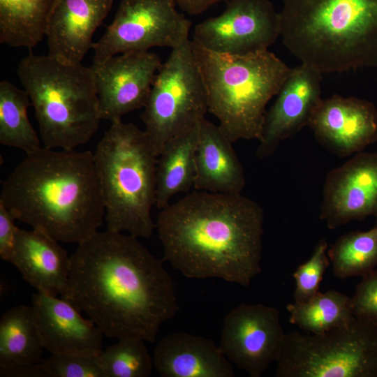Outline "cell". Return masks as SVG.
Returning a JSON list of instances; mask_svg holds the SVG:
<instances>
[{
	"label": "cell",
	"mask_w": 377,
	"mask_h": 377,
	"mask_svg": "<svg viewBox=\"0 0 377 377\" xmlns=\"http://www.w3.org/2000/svg\"><path fill=\"white\" fill-rule=\"evenodd\" d=\"M138 239L107 230L77 244L61 297L84 312L107 337L153 343L179 306L163 260Z\"/></svg>",
	"instance_id": "6da1fadb"
},
{
	"label": "cell",
	"mask_w": 377,
	"mask_h": 377,
	"mask_svg": "<svg viewBox=\"0 0 377 377\" xmlns=\"http://www.w3.org/2000/svg\"><path fill=\"white\" fill-rule=\"evenodd\" d=\"M264 212L242 194L191 192L161 209L163 260L188 279L248 286L261 272Z\"/></svg>",
	"instance_id": "7a4b0ae2"
},
{
	"label": "cell",
	"mask_w": 377,
	"mask_h": 377,
	"mask_svg": "<svg viewBox=\"0 0 377 377\" xmlns=\"http://www.w3.org/2000/svg\"><path fill=\"white\" fill-rule=\"evenodd\" d=\"M0 201L16 220L62 243L95 235L105 216L94 154L41 147L1 183Z\"/></svg>",
	"instance_id": "3957f363"
},
{
	"label": "cell",
	"mask_w": 377,
	"mask_h": 377,
	"mask_svg": "<svg viewBox=\"0 0 377 377\" xmlns=\"http://www.w3.org/2000/svg\"><path fill=\"white\" fill-rule=\"evenodd\" d=\"M281 35L322 75L377 67V0H283Z\"/></svg>",
	"instance_id": "277c9868"
},
{
	"label": "cell",
	"mask_w": 377,
	"mask_h": 377,
	"mask_svg": "<svg viewBox=\"0 0 377 377\" xmlns=\"http://www.w3.org/2000/svg\"><path fill=\"white\" fill-rule=\"evenodd\" d=\"M206 89L208 112L231 142L261 136L269 101L291 68L267 50L230 55L208 50L191 40Z\"/></svg>",
	"instance_id": "5b68a950"
},
{
	"label": "cell",
	"mask_w": 377,
	"mask_h": 377,
	"mask_svg": "<svg viewBox=\"0 0 377 377\" xmlns=\"http://www.w3.org/2000/svg\"><path fill=\"white\" fill-rule=\"evenodd\" d=\"M43 147L73 150L87 143L102 120L92 67L30 53L17 66Z\"/></svg>",
	"instance_id": "8992f818"
},
{
	"label": "cell",
	"mask_w": 377,
	"mask_h": 377,
	"mask_svg": "<svg viewBox=\"0 0 377 377\" xmlns=\"http://www.w3.org/2000/svg\"><path fill=\"white\" fill-rule=\"evenodd\" d=\"M110 123L94 153L107 230L149 238L158 156L144 130L122 119Z\"/></svg>",
	"instance_id": "52a82bcc"
},
{
	"label": "cell",
	"mask_w": 377,
	"mask_h": 377,
	"mask_svg": "<svg viewBox=\"0 0 377 377\" xmlns=\"http://www.w3.org/2000/svg\"><path fill=\"white\" fill-rule=\"evenodd\" d=\"M276 377H377V323L355 318L322 334H286Z\"/></svg>",
	"instance_id": "ba28073f"
},
{
	"label": "cell",
	"mask_w": 377,
	"mask_h": 377,
	"mask_svg": "<svg viewBox=\"0 0 377 377\" xmlns=\"http://www.w3.org/2000/svg\"><path fill=\"white\" fill-rule=\"evenodd\" d=\"M207 112L206 89L188 39L162 64L140 116L157 156L172 138L198 125Z\"/></svg>",
	"instance_id": "9c48e42d"
},
{
	"label": "cell",
	"mask_w": 377,
	"mask_h": 377,
	"mask_svg": "<svg viewBox=\"0 0 377 377\" xmlns=\"http://www.w3.org/2000/svg\"><path fill=\"white\" fill-rule=\"evenodd\" d=\"M175 0H121L112 23L93 43V63L154 47L175 48L189 39L191 22Z\"/></svg>",
	"instance_id": "30bf717a"
},
{
	"label": "cell",
	"mask_w": 377,
	"mask_h": 377,
	"mask_svg": "<svg viewBox=\"0 0 377 377\" xmlns=\"http://www.w3.org/2000/svg\"><path fill=\"white\" fill-rule=\"evenodd\" d=\"M281 35L279 11L269 0H228L223 12L198 24L193 39L219 54L263 52Z\"/></svg>",
	"instance_id": "8fae6325"
},
{
	"label": "cell",
	"mask_w": 377,
	"mask_h": 377,
	"mask_svg": "<svg viewBox=\"0 0 377 377\" xmlns=\"http://www.w3.org/2000/svg\"><path fill=\"white\" fill-rule=\"evenodd\" d=\"M285 336L277 309L241 304L225 316L219 347L231 363L260 377L276 361Z\"/></svg>",
	"instance_id": "7c38bea8"
},
{
	"label": "cell",
	"mask_w": 377,
	"mask_h": 377,
	"mask_svg": "<svg viewBox=\"0 0 377 377\" xmlns=\"http://www.w3.org/2000/svg\"><path fill=\"white\" fill-rule=\"evenodd\" d=\"M162 64L158 55L149 51L120 54L93 63L102 119L121 120L128 113L144 108Z\"/></svg>",
	"instance_id": "4fadbf2b"
},
{
	"label": "cell",
	"mask_w": 377,
	"mask_h": 377,
	"mask_svg": "<svg viewBox=\"0 0 377 377\" xmlns=\"http://www.w3.org/2000/svg\"><path fill=\"white\" fill-rule=\"evenodd\" d=\"M319 216L331 230L369 216L377 219V151L355 154L328 172Z\"/></svg>",
	"instance_id": "5bb4252c"
},
{
	"label": "cell",
	"mask_w": 377,
	"mask_h": 377,
	"mask_svg": "<svg viewBox=\"0 0 377 377\" xmlns=\"http://www.w3.org/2000/svg\"><path fill=\"white\" fill-rule=\"evenodd\" d=\"M322 74L307 65L292 68L276 99L266 112L256 156L265 158L279 144L308 126L323 100Z\"/></svg>",
	"instance_id": "9a60e30c"
},
{
	"label": "cell",
	"mask_w": 377,
	"mask_h": 377,
	"mask_svg": "<svg viewBox=\"0 0 377 377\" xmlns=\"http://www.w3.org/2000/svg\"><path fill=\"white\" fill-rule=\"evenodd\" d=\"M308 126L333 154L353 156L377 142V109L367 100L335 94L321 101Z\"/></svg>",
	"instance_id": "2e32d148"
},
{
	"label": "cell",
	"mask_w": 377,
	"mask_h": 377,
	"mask_svg": "<svg viewBox=\"0 0 377 377\" xmlns=\"http://www.w3.org/2000/svg\"><path fill=\"white\" fill-rule=\"evenodd\" d=\"M31 307L45 350L51 354L96 357L103 350L101 329L69 301L37 291Z\"/></svg>",
	"instance_id": "e0dca14e"
},
{
	"label": "cell",
	"mask_w": 377,
	"mask_h": 377,
	"mask_svg": "<svg viewBox=\"0 0 377 377\" xmlns=\"http://www.w3.org/2000/svg\"><path fill=\"white\" fill-rule=\"evenodd\" d=\"M112 3L113 0H56L45 29L47 54L66 63H82Z\"/></svg>",
	"instance_id": "ac0fdd59"
},
{
	"label": "cell",
	"mask_w": 377,
	"mask_h": 377,
	"mask_svg": "<svg viewBox=\"0 0 377 377\" xmlns=\"http://www.w3.org/2000/svg\"><path fill=\"white\" fill-rule=\"evenodd\" d=\"M154 368L163 377H234L231 362L219 346L186 332L163 337L152 355Z\"/></svg>",
	"instance_id": "d6986e66"
},
{
	"label": "cell",
	"mask_w": 377,
	"mask_h": 377,
	"mask_svg": "<svg viewBox=\"0 0 377 377\" xmlns=\"http://www.w3.org/2000/svg\"><path fill=\"white\" fill-rule=\"evenodd\" d=\"M10 263L38 292L60 297L64 293L71 256L50 236L32 228H18Z\"/></svg>",
	"instance_id": "ffe728a7"
},
{
	"label": "cell",
	"mask_w": 377,
	"mask_h": 377,
	"mask_svg": "<svg viewBox=\"0 0 377 377\" xmlns=\"http://www.w3.org/2000/svg\"><path fill=\"white\" fill-rule=\"evenodd\" d=\"M231 142L218 125L202 119L195 154L193 188L212 193L241 194L246 179Z\"/></svg>",
	"instance_id": "44dd1931"
},
{
	"label": "cell",
	"mask_w": 377,
	"mask_h": 377,
	"mask_svg": "<svg viewBox=\"0 0 377 377\" xmlns=\"http://www.w3.org/2000/svg\"><path fill=\"white\" fill-rule=\"evenodd\" d=\"M44 350L31 306H16L3 314L0 320L1 377L40 363Z\"/></svg>",
	"instance_id": "7402d4cb"
},
{
	"label": "cell",
	"mask_w": 377,
	"mask_h": 377,
	"mask_svg": "<svg viewBox=\"0 0 377 377\" xmlns=\"http://www.w3.org/2000/svg\"><path fill=\"white\" fill-rule=\"evenodd\" d=\"M199 125L172 138L158 156L155 206L159 209L168 206L176 194L193 188Z\"/></svg>",
	"instance_id": "603a6c76"
},
{
	"label": "cell",
	"mask_w": 377,
	"mask_h": 377,
	"mask_svg": "<svg viewBox=\"0 0 377 377\" xmlns=\"http://www.w3.org/2000/svg\"><path fill=\"white\" fill-rule=\"evenodd\" d=\"M56 0H0V43L29 50L45 37Z\"/></svg>",
	"instance_id": "cb8c5ba5"
},
{
	"label": "cell",
	"mask_w": 377,
	"mask_h": 377,
	"mask_svg": "<svg viewBox=\"0 0 377 377\" xmlns=\"http://www.w3.org/2000/svg\"><path fill=\"white\" fill-rule=\"evenodd\" d=\"M31 105L24 89L7 80L0 82V143L33 154L43 146L41 140L30 123L28 107Z\"/></svg>",
	"instance_id": "d4e9b609"
},
{
	"label": "cell",
	"mask_w": 377,
	"mask_h": 377,
	"mask_svg": "<svg viewBox=\"0 0 377 377\" xmlns=\"http://www.w3.org/2000/svg\"><path fill=\"white\" fill-rule=\"evenodd\" d=\"M286 309L291 324L314 334L346 325L355 318L350 297L336 290L319 291L306 302L288 304Z\"/></svg>",
	"instance_id": "484cf974"
},
{
	"label": "cell",
	"mask_w": 377,
	"mask_h": 377,
	"mask_svg": "<svg viewBox=\"0 0 377 377\" xmlns=\"http://www.w3.org/2000/svg\"><path fill=\"white\" fill-rule=\"evenodd\" d=\"M334 276L340 279L362 276L377 267V219L366 231L341 235L327 249Z\"/></svg>",
	"instance_id": "4316f807"
},
{
	"label": "cell",
	"mask_w": 377,
	"mask_h": 377,
	"mask_svg": "<svg viewBox=\"0 0 377 377\" xmlns=\"http://www.w3.org/2000/svg\"><path fill=\"white\" fill-rule=\"evenodd\" d=\"M105 377H148L154 369L145 341L126 337L108 346L97 355Z\"/></svg>",
	"instance_id": "83f0119b"
},
{
	"label": "cell",
	"mask_w": 377,
	"mask_h": 377,
	"mask_svg": "<svg viewBox=\"0 0 377 377\" xmlns=\"http://www.w3.org/2000/svg\"><path fill=\"white\" fill-rule=\"evenodd\" d=\"M327 249V241L325 239H320L310 258L300 265L293 272L295 282L294 302H306L319 292L320 283L330 265Z\"/></svg>",
	"instance_id": "f1b7e54d"
},
{
	"label": "cell",
	"mask_w": 377,
	"mask_h": 377,
	"mask_svg": "<svg viewBox=\"0 0 377 377\" xmlns=\"http://www.w3.org/2000/svg\"><path fill=\"white\" fill-rule=\"evenodd\" d=\"M38 365L42 377H105L97 356L51 354Z\"/></svg>",
	"instance_id": "f546056e"
},
{
	"label": "cell",
	"mask_w": 377,
	"mask_h": 377,
	"mask_svg": "<svg viewBox=\"0 0 377 377\" xmlns=\"http://www.w3.org/2000/svg\"><path fill=\"white\" fill-rule=\"evenodd\" d=\"M350 305L355 318L377 323V268L362 276Z\"/></svg>",
	"instance_id": "4dcf8cb0"
},
{
	"label": "cell",
	"mask_w": 377,
	"mask_h": 377,
	"mask_svg": "<svg viewBox=\"0 0 377 377\" xmlns=\"http://www.w3.org/2000/svg\"><path fill=\"white\" fill-rule=\"evenodd\" d=\"M15 217L0 201V257L2 260L10 261L19 228L15 224Z\"/></svg>",
	"instance_id": "1f68e13d"
},
{
	"label": "cell",
	"mask_w": 377,
	"mask_h": 377,
	"mask_svg": "<svg viewBox=\"0 0 377 377\" xmlns=\"http://www.w3.org/2000/svg\"><path fill=\"white\" fill-rule=\"evenodd\" d=\"M222 1L226 0H175L182 10L193 15L202 13L211 6Z\"/></svg>",
	"instance_id": "d6a6232c"
}]
</instances>
